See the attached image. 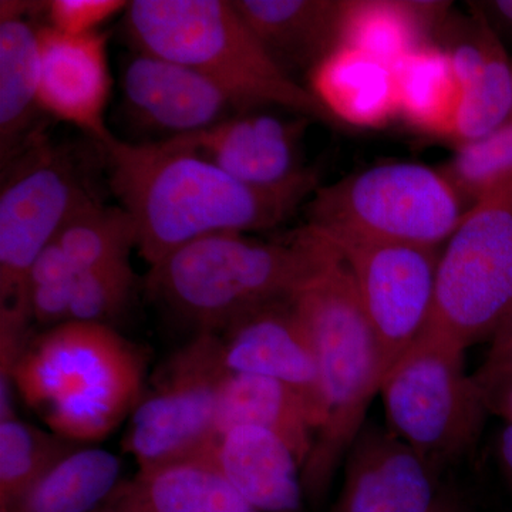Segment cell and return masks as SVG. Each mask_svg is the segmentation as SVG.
<instances>
[{"instance_id":"1","label":"cell","mask_w":512,"mask_h":512,"mask_svg":"<svg viewBox=\"0 0 512 512\" xmlns=\"http://www.w3.org/2000/svg\"><path fill=\"white\" fill-rule=\"evenodd\" d=\"M99 148L110 190L150 266L198 238L278 227L318 190V181L281 190L254 187L168 140L127 143L114 136Z\"/></svg>"},{"instance_id":"2","label":"cell","mask_w":512,"mask_h":512,"mask_svg":"<svg viewBox=\"0 0 512 512\" xmlns=\"http://www.w3.org/2000/svg\"><path fill=\"white\" fill-rule=\"evenodd\" d=\"M291 305L315 348L325 393V423L301 473L305 498L318 503L365 426L386 372L355 278L329 239Z\"/></svg>"},{"instance_id":"3","label":"cell","mask_w":512,"mask_h":512,"mask_svg":"<svg viewBox=\"0 0 512 512\" xmlns=\"http://www.w3.org/2000/svg\"><path fill=\"white\" fill-rule=\"evenodd\" d=\"M326 247L328 239L309 225L286 242L220 232L188 242L150 266L148 288L198 333L221 335L251 313L291 301Z\"/></svg>"},{"instance_id":"4","label":"cell","mask_w":512,"mask_h":512,"mask_svg":"<svg viewBox=\"0 0 512 512\" xmlns=\"http://www.w3.org/2000/svg\"><path fill=\"white\" fill-rule=\"evenodd\" d=\"M144 360L106 323H60L23 349L10 370L20 396L53 433L96 441L137 406Z\"/></svg>"},{"instance_id":"5","label":"cell","mask_w":512,"mask_h":512,"mask_svg":"<svg viewBox=\"0 0 512 512\" xmlns=\"http://www.w3.org/2000/svg\"><path fill=\"white\" fill-rule=\"evenodd\" d=\"M124 25L141 52L185 64L217 83L242 113L278 106L323 123L328 110L274 62L225 0H134Z\"/></svg>"},{"instance_id":"6","label":"cell","mask_w":512,"mask_h":512,"mask_svg":"<svg viewBox=\"0 0 512 512\" xmlns=\"http://www.w3.org/2000/svg\"><path fill=\"white\" fill-rule=\"evenodd\" d=\"M467 208L441 171L416 163L380 164L318 188L306 207L309 227L350 237L439 248Z\"/></svg>"},{"instance_id":"7","label":"cell","mask_w":512,"mask_h":512,"mask_svg":"<svg viewBox=\"0 0 512 512\" xmlns=\"http://www.w3.org/2000/svg\"><path fill=\"white\" fill-rule=\"evenodd\" d=\"M6 167L0 192V318H32L28 275L74 215L99 200L82 164L33 134Z\"/></svg>"},{"instance_id":"8","label":"cell","mask_w":512,"mask_h":512,"mask_svg":"<svg viewBox=\"0 0 512 512\" xmlns=\"http://www.w3.org/2000/svg\"><path fill=\"white\" fill-rule=\"evenodd\" d=\"M379 394L387 429L436 473L473 450L490 414L464 350L429 335L387 373Z\"/></svg>"},{"instance_id":"9","label":"cell","mask_w":512,"mask_h":512,"mask_svg":"<svg viewBox=\"0 0 512 512\" xmlns=\"http://www.w3.org/2000/svg\"><path fill=\"white\" fill-rule=\"evenodd\" d=\"M512 313V190L478 202L447 241L437 266L429 323L421 335L464 352Z\"/></svg>"},{"instance_id":"10","label":"cell","mask_w":512,"mask_h":512,"mask_svg":"<svg viewBox=\"0 0 512 512\" xmlns=\"http://www.w3.org/2000/svg\"><path fill=\"white\" fill-rule=\"evenodd\" d=\"M231 373L217 333H198L168 359L153 389L134 407L123 447L138 468L197 456L215 441L222 386Z\"/></svg>"},{"instance_id":"11","label":"cell","mask_w":512,"mask_h":512,"mask_svg":"<svg viewBox=\"0 0 512 512\" xmlns=\"http://www.w3.org/2000/svg\"><path fill=\"white\" fill-rule=\"evenodd\" d=\"M326 238L338 249L355 278L387 376L429 323L439 248L362 238Z\"/></svg>"},{"instance_id":"12","label":"cell","mask_w":512,"mask_h":512,"mask_svg":"<svg viewBox=\"0 0 512 512\" xmlns=\"http://www.w3.org/2000/svg\"><path fill=\"white\" fill-rule=\"evenodd\" d=\"M309 120L247 111L197 133L165 140L242 183L281 190L318 181L315 171L302 164L303 136Z\"/></svg>"},{"instance_id":"13","label":"cell","mask_w":512,"mask_h":512,"mask_svg":"<svg viewBox=\"0 0 512 512\" xmlns=\"http://www.w3.org/2000/svg\"><path fill=\"white\" fill-rule=\"evenodd\" d=\"M225 365L234 373L269 377L301 399L318 433L326 402L318 356L291 301L245 316L221 333Z\"/></svg>"},{"instance_id":"14","label":"cell","mask_w":512,"mask_h":512,"mask_svg":"<svg viewBox=\"0 0 512 512\" xmlns=\"http://www.w3.org/2000/svg\"><path fill=\"white\" fill-rule=\"evenodd\" d=\"M330 512H436L437 473L389 429L366 423L346 454Z\"/></svg>"},{"instance_id":"15","label":"cell","mask_w":512,"mask_h":512,"mask_svg":"<svg viewBox=\"0 0 512 512\" xmlns=\"http://www.w3.org/2000/svg\"><path fill=\"white\" fill-rule=\"evenodd\" d=\"M123 94L131 121L144 130L167 133L165 138L197 133L242 113L204 74L141 50L126 64Z\"/></svg>"},{"instance_id":"16","label":"cell","mask_w":512,"mask_h":512,"mask_svg":"<svg viewBox=\"0 0 512 512\" xmlns=\"http://www.w3.org/2000/svg\"><path fill=\"white\" fill-rule=\"evenodd\" d=\"M436 39L460 87L454 140H478L503 126L512 117V62L477 3L466 18L448 15Z\"/></svg>"},{"instance_id":"17","label":"cell","mask_w":512,"mask_h":512,"mask_svg":"<svg viewBox=\"0 0 512 512\" xmlns=\"http://www.w3.org/2000/svg\"><path fill=\"white\" fill-rule=\"evenodd\" d=\"M39 45L40 111L104 146L114 137L106 124L111 92L106 33L69 36L39 26Z\"/></svg>"},{"instance_id":"18","label":"cell","mask_w":512,"mask_h":512,"mask_svg":"<svg viewBox=\"0 0 512 512\" xmlns=\"http://www.w3.org/2000/svg\"><path fill=\"white\" fill-rule=\"evenodd\" d=\"M217 447L160 466L138 468L94 512H251L217 463Z\"/></svg>"},{"instance_id":"19","label":"cell","mask_w":512,"mask_h":512,"mask_svg":"<svg viewBox=\"0 0 512 512\" xmlns=\"http://www.w3.org/2000/svg\"><path fill=\"white\" fill-rule=\"evenodd\" d=\"M268 55L289 76L309 73L339 46L342 0H235Z\"/></svg>"},{"instance_id":"20","label":"cell","mask_w":512,"mask_h":512,"mask_svg":"<svg viewBox=\"0 0 512 512\" xmlns=\"http://www.w3.org/2000/svg\"><path fill=\"white\" fill-rule=\"evenodd\" d=\"M215 453L221 473L252 510L301 511L302 467L276 434L259 427H235L221 437Z\"/></svg>"},{"instance_id":"21","label":"cell","mask_w":512,"mask_h":512,"mask_svg":"<svg viewBox=\"0 0 512 512\" xmlns=\"http://www.w3.org/2000/svg\"><path fill=\"white\" fill-rule=\"evenodd\" d=\"M0 154L6 165L28 144L39 113V28L25 16L33 3H0Z\"/></svg>"},{"instance_id":"22","label":"cell","mask_w":512,"mask_h":512,"mask_svg":"<svg viewBox=\"0 0 512 512\" xmlns=\"http://www.w3.org/2000/svg\"><path fill=\"white\" fill-rule=\"evenodd\" d=\"M306 77L309 92L335 121L377 128L399 116L392 67L359 50L336 47Z\"/></svg>"},{"instance_id":"23","label":"cell","mask_w":512,"mask_h":512,"mask_svg":"<svg viewBox=\"0 0 512 512\" xmlns=\"http://www.w3.org/2000/svg\"><path fill=\"white\" fill-rule=\"evenodd\" d=\"M448 15L447 2L342 0L339 46L359 50L393 69L414 50L436 42Z\"/></svg>"},{"instance_id":"24","label":"cell","mask_w":512,"mask_h":512,"mask_svg":"<svg viewBox=\"0 0 512 512\" xmlns=\"http://www.w3.org/2000/svg\"><path fill=\"white\" fill-rule=\"evenodd\" d=\"M259 427L291 448L301 467L311 456L315 427L298 396L284 384L249 373H229L215 416V441L235 427Z\"/></svg>"},{"instance_id":"25","label":"cell","mask_w":512,"mask_h":512,"mask_svg":"<svg viewBox=\"0 0 512 512\" xmlns=\"http://www.w3.org/2000/svg\"><path fill=\"white\" fill-rule=\"evenodd\" d=\"M393 73L399 116L424 133L453 137L460 87L446 50L436 42L421 46Z\"/></svg>"},{"instance_id":"26","label":"cell","mask_w":512,"mask_h":512,"mask_svg":"<svg viewBox=\"0 0 512 512\" xmlns=\"http://www.w3.org/2000/svg\"><path fill=\"white\" fill-rule=\"evenodd\" d=\"M119 457L101 450L73 451L10 512H94L121 483Z\"/></svg>"},{"instance_id":"27","label":"cell","mask_w":512,"mask_h":512,"mask_svg":"<svg viewBox=\"0 0 512 512\" xmlns=\"http://www.w3.org/2000/svg\"><path fill=\"white\" fill-rule=\"evenodd\" d=\"M74 441L13 416L0 421V512H10L64 457Z\"/></svg>"},{"instance_id":"28","label":"cell","mask_w":512,"mask_h":512,"mask_svg":"<svg viewBox=\"0 0 512 512\" xmlns=\"http://www.w3.org/2000/svg\"><path fill=\"white\" fill-rule=\"evenodd\" d=\"M55 242L77 274H82L101 266L130 261L131 249L136 248V232L120 205L111 207L97 200L77 212L64 225Z\"/></svg>"},{"instance_id":"29","label":"cell","mask_w":512,"mask_h":512,"mask_svg":"<svg viewBox=\"0 0 512 512\" xmlns=\"http://www.w3.org/2000/svg\"><path fill=\"white\" fill-rule=\"evenodd\" d=\"M441 171L471 210L478 202L512 190V117L478 140L458 144Z\"/></svg>"},{"instance_id":"30","label":"cell","mask_w":512,"mask_h":512,"mask_svg":"<svg viewBox=\"0 0 512 512\" xmlns=\"http://www.w3.org/2000/svg\"><path fill=\"white\" fill-rule=\"evenodd\" d=\"M77 276L72 262L56 242L37 256L28 275L32 318L42 325L57 326L69 322Z\"/></svg>"},{"instance_id":"31","label":"cell","mask_w":512,"mask_h":512,"mask_svg":"<svg viewBox=\"0 0 512 512\" xmlns=\"http://www.w3.org/2000/svg\"><path fill=\"white\" fill-rule=\"evenodd\" d=\"M130 261L90 269L77 276L69 320L104 323L123 311L133 291Z\"/></svg>"},{"instance_id":"32","label":"cell","mask_w":512,"mask_h":512,"mask_svg":"<svg viewBox=\"0 0 512 512\" xmlns=\"http://www.w3.org/2000/svg\"><path fill=\"white\" fill-rule=\"evenodd\" d=\"M130 2L124 0H52L42 3L47 28L69 36L99 33L101 26L114 16L126 12Z\"/></svg>"},{"instance_id":"33","label":"cell","mask_w":512,"mask_h":512,"mask_svg":"<svg viewBox=\"0 0 512 512\" xmlns=\"http://www.w3.org/2000/svg\"><path fill=\"white\" fill-rule=\"evenodd\" d=\"M474 379L480 387L512 379V342L491 348Z\"/></svg>"},{"instance_id":"34","label":"cell","mask_w":512,"mask_h":512,"mask_svg":"<svg viewBox=\"0 0 512 512\" xmlns=\"http://www.w3.org/2000/svg\"><path fill=\"white\" fill-rule=\"evenodd\" d=\"M477 6L501 42L512 43V0H491Z\"/></svg>"},{"instance_id":"35","label":"cell","mask_w":512,"mask_h":512,"mask_svg":"<svg viewBox=\"0 0 512 512\" xmlns=\"http://www.w3.org/2000/svg\"><path fill=\"white\" fill-rule=\"evenodd\" d=\"M490 414L503 417L512 424V379L480 387Z\"/></svg>"},{"instance_id":"36","label":"cell","mask_w":512,"mask_h":512,"mask_svg":"<svg viewBox=\"0 0 512 512\" xmlns=\"http://www.w3.org/2000/svg\"><path fill=\"white\" fill-rule=\"evenodd\" d=\"M501 463L508 474L512 477V424H507L500 437V446H498Z\"/></svg>"},{"instance_id":"37","label":"cell","mask_w":512,"mask_h":512,"mask_svg":"<svg viewBox=\"0 0 512 512\" xmlns=\"http://www.w3.org/2000/svg\"><path fill=\"white\" fill-rule=\"evenodd\" d=\"M510 342H512V313L508 316V319L505 320L501 329L498 330L494 339L491 340V348H498V346L507 345V343Z\"/></svg>"},{"instance_id":"38","label":"cell","mask_w":512,"mask_h":512,"mask_svg":"<svg viewBox=\"0 0 512 512\" xmlns=\"http://www.w3.org/2000/svg\"><path fill=\"white\" fill-rule=\"evenodd\" d=\"M436 512H470L466 510V508L463 507L460 503H457L456 500H451L450 497H446L444 495L443 500H441V503L439 507H437Z\"/></svg>"},{"instance_id":"39","label":"cell","mask_w":512,"mask_h":512,"mask_svg":"<svg viewBox=\"0 0 512 512\" xmlns=\"http://www.w3.org/2000/svg\"><path fill=\"white\" fill-rule=\"evenodd\" d=\"M251 512H259V511H251Z\"/></svg>"}]
</instances>
